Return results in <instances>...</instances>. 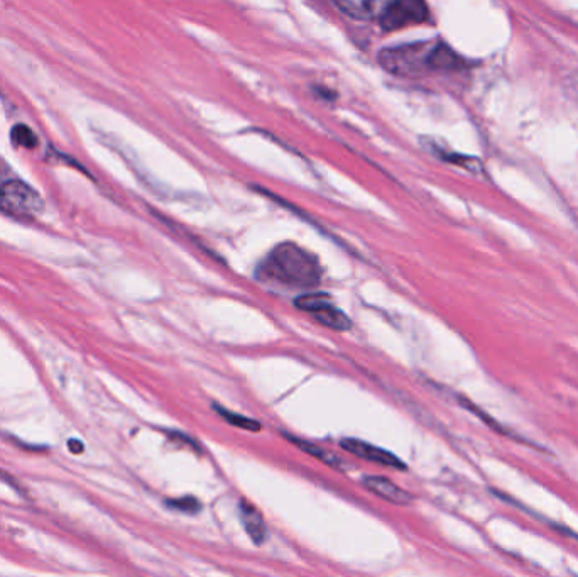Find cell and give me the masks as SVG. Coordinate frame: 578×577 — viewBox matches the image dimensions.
Returning <instances> with one entry per match:
<instances>
[{"instance_id":"9","label":"cell","mask_w":578,"mask_h":577,"mask_svg":"<svg viewBox=\"0 0 578 577\" xmlns=\"http://www.w3.org/2000/svg\"><path fill=\"white\" fill-rule=\"evenodd\" d=\"M335 7L352 19L369 21L376 16L377 4L371 0H344V2H335Z\"/></svg>"},{"instance_id":"10","label":"cell","mask_w":578,"mask_h":577,"mask_svg":"<svg viewBox=\"0 0 578 577\" xmlns=\"http://www.w3.org/2000/svg\"><path fill=\"white\" fill-rule=\"evenodd\" d=\"M217 412L220 413V417L225 418L227 424L234 425L237 429L251 430V432H259L262 429L261 424L257 420L244 417V415H239V413L229 412V410H225L222 407H217Z\"/></svg>"},{"instance_id":"8","label":"cell","mask_w":578,"mask_h":577,"mask_svg":"<svg viewBox=\"0 0 578 577\" xmlns=\"http://www.w3.org/2000/svg\"><path fill=\"white\" fill-rule=\"evenodd\" d=\"M240 520H242V525L246 528L247 535L251 537L256 544H262L266 540V523H264V518H262L261 512L257 510L256 506L252 503H247V501H242L240 503Z\"/></svg>"},{"instance_id":"14","label":"cell","mask_w":578,"mask_h":577,"mask_svg":"<svg viewBox=\"0 0 578 577\" xmlns=\"http://www.w3.org/2000/svg\"><path fill=\"white\" fill-rule=\"evenodd\" d=\"M70 449L71 451L75 452V454H80V452H82V444H80V446H78V444H75V442H70Z\"/></svg>"},{"instance_id":"3","label":"cell","mask_w":578,"mask_h":577,"mask_svg":"<svg viewBox=\"0 0 578 577\" xmlns=\"http://www.w3.org/2000/svg\"><path fill=\"white\" fill-rule=\"evenodd\" d=\"M0 210L12 217H31L43 210V198L21 180L0 185Z\"/></svg>"},{"instance_id":"6","label":"cell","mask_w":578,"mask_h":577,"mask_svg":"<svg viewBox=\"0 0 578 577\" xmlns=\"http://www.w3.org/2000/svg\"><path fill=\"white\" fill-rule=\"evenodd\" d=\"M340 446L344 447L345 451L350 452V454L360 457V459L376 462V464H382V466H388V468L401 469V471L406 468L399 457L394 456L389 451H384L381 447L367 444L364 440L344 439L340 442Z\"/></svg>"},{"instance_id":"2","label":"cell","mask_w":578,"mask_h":577,"mask_svg":"<svg viewBox=\"0 0 578 577\" xmlns=\"http://www.w3.org/2000/svg\"><path fill=\"white\" fill-rule=\"evenodd\" d=\"M438 41L401 44L379 53V63L386 72L396 77L416 78L433 72L431 58Z\"/></svg>"},{"instance_id":"4","label":"cell","mask_w":578,"mask_h":577,"mask_svg":"<svg viewBox=\"0 0 578 577\" xmlns=\"http://www.w3.org/2000/svg\"><path fill=\"white\" fill-rule=\"evenodd\" d=\"M430 16L428 6L421 0H396L389 2L379 16L381 28L386 33H393L399 29L408 28L413 24H421Z\"/></svg>"},{"instance_id":"12","label":"cell","mask_w":578,"mask_h":577,"mask_svg":"<svg viewBox=\"0 0 578 577\" xmlns=\"http://www.w3.org/2000/svg\"><path fill=\"white\" fill-rule=\"evenodd\" d=\"M12 139H14L17 144L26 146V148H36V146H38V138H36V134L26 126L14 127V131H12Z\"/></svg>"},{"instance_id":"1","label":"cell","mask_w":578,"mask_h":577,"mask_svg":"<svg viewBox=\"0 0 578 577\" xmlns=\"http://www.w3.org/2000/svg\"><path fill=\"white\" fill-rule=\"evenodd\" d=\"M259 271L266 280L278 281L291 288H311L322 280L318 259L295 242L276 246Z\"/></svg>"},{"instance_id":"13","label":"cell","mask_w":578,"mask_h":577,"mask_svg":"<svg viewBox=\"0 0 578 577\" xmlns=\"http://www.w3.org/2000/svg\"><path fill=\"white\" fill-rule=\"evenodd\" d=\"M168 505H170L171 508H175V510H180V512L185 513L200 512V508H202L198 500L191 498V496H186V498H181V500H171Z\"/></svg>"},{"instance_id":"11","label":"cell","mask_w":578,"mask_h":577,"mask_svg":"<svg viewBox=\"0 0 578 577\" xmlns=\"http://www.w3.org/2000/svg\"><path fill=\"white\" fill-rule=\"evenodd\" d=\"M296 446L303 449L306 454H310V456L317 457L318 461L325 462V464H330L332 468H339L340 461L337 457L333 456L332 452L325 451L322 447L313 446L310 442H305V440H298L293 439Z\"/></svg>"},{"instance_id":"7","label":"cell","mask_w":578,"mask_h":577,"mask_svg":"<svg viewBox=\"0 0 578 577\" xmlns=\"http://www.w3.org/2000/svg\"><path fill=\"white\" fill-rule=\"evenodd\" d=\"M362 483L367 490L372 491L374 495L379 496L382 500L389 501L393 505L406 506L411 503V495L403 488H399L398 484L389 481L388 478L382 476H366L362 479Z\"/></svg>"},{"instance_id":"5","label":"cell","mask_w":578,"mask_h":577,"mask_svg":"<svg viewBox=\"0 0 578 577\" xmlns=\"http://www.w3.org/2000/svg\"><path fill=\"white\" fill-rule=\"evenodd\" d=\"M296 307L305 310L306 314L313 315L320 324L325 325L328 329L344 332V330H349L352 327L349 317L339 308L333 307L330 297L323 295V293L303 295L296 300Z\"/></svg>"}]
</instances>
